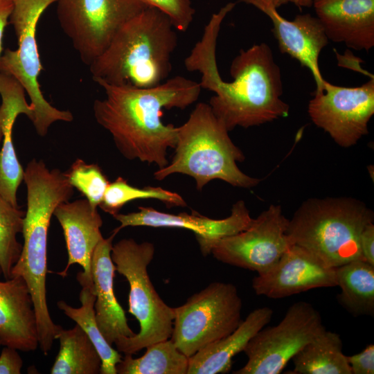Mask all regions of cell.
Listing matches in <instances>:
<instances>
[{
    "instance_id": "cell-1",
    "label": "cell",
    "mask_w": 374,
    "mask_h": 374,
    "mask_svg": "<svg viewBox=\"0 0 374 374\" xmlns=\"http://www.w3.org/2000/svg\"><path fill=\"white\" fill-rule=\"evenodd\" d=\"M235 6L229 2L212 15L201 39L184 60L187 71L200 73L202 89L215 93L208 105L229 132L271 122L290 112L289 105L281 99L280 67L266 43L240 50L230 66L233 80L222 79L216 60L217 39L222 21Z\"/></svg>"
},
{
    "instance_id": "cell-2",
    "label": "cell",
    "mask_w": 374,
    "mask_h": 374,
    "mask_svg": "<svg viewBox=\"0 0 374 374\" xmlns=\"http://www.w3.org/2000/svg\"><path fill=\"white\" fill-rule=\"evenodd\" d=\"M99 85L105 97L94 101V117L110 133L119 152L128 160L166 167L178 127L162 122L163 109H184L193 104L201 93L199 83L177 75L149 88Z\"/></svg>"
},
{
    "instance_id": "cell-3",
    "label": "cell",
    "mask_w": 374,
    "mask_h": 374,
    "mask_svg": "<svg viewBox=\"0 0 374 374\" xmlns=\"http://www.w3.org/2000/svg\"><path fill=\"white\" fill-rule=\"evenodd\" d=\"M24 181L27 188L24 244L11 278L21 276L27 284L36 315L39 346L47 355L62 329L51 319L46 301L48 231L54 210L69 200L73 187L64 172L59 169L50 170L42 160L32 159L28 163Z\"/></svg>"
},
{
    "instance_id": "cell-4",
    "label": "cell",
    "mask_w": 374,
    "mask_h": 374,
    "mask_svg": "<svg viewBox=\"0 0 374 374\" xmlns=\"http://www.w3.org/2000/svg\"><path fill=\"white\" fill-rule=\"evenodd\" d=\"M177 44V29L169 17L149 6L119 29L89 71L98 84L156 87L171 73Z\"/></svg>"
},
{
    "instance_id": "cell-5",
    "label": "cell",
    "mask_w": 374,
    "mask_h": 374,
    "mask_svg": "<svg viewBox=\"0 0 374 374\" xmlns=\"http://www.w3.org/2000/svg\"><path fill=\"white\" fill-rule=\"evenodd\" d=\"M229 132L208 103H197L188 120L178 127L172 161L155 171L154 178L161 181L173 174L186 175L195 179L199 191L213 179L238 188L255 187L260 180L239 168L238 162L245 157Z\"/></svg>"
},
{
    "instance_id": "cell-6",
    "label": "cell",
    "mask_w": 374,
    "mask_h": 374,
    "mask_svg": "<svg viewBox=\"0 0 374 374\" xmlns=\"http://www.w3.org/2000/svg\"><path fill=\"white\" fill-rule=\"evenodd\" d=\"M374 213L353 197L309 198L289 220L287 234L293 244L307 249L337 267L363 259L359 237L373 222Z\"/></svg>"
},
{
    "instance_id": "cell-7",
    "label": "cell",
    "mask_w": 374,
    "mask_h": 374,
    "mask_svg": "<svg viewBox=\"0 0 374 374\" xmlns=\"http://www.w3.org/2000/svg\"><path fill=\"white\" fill-rule=\"evenodd\" d=\"M154 253L153 243H139L133 238L122 239L112 246L111 257L116 271L126 278L130 285L128 312L140 326L139 332L134 336L114 342L117 350L124 354L134 355L171 337L174 308L160 297L148 271Z\"/></svg>"
},
{
    "instance_id": "cell-8",
    "label": "cell",
    "mask_w": 374,
    "mask_h": 374,
    "mask_svg": "<svg viewBox=\"0 0 374 374\" xmlns=\"http://www.w3.org/2000/svg\"><path fill=\"white\" fill-rule=\"evenodd\" d=\"M57 0H14L12 24L18 40L16 50L6 49L0 56V71L15 78L24 87L35 109L32 121L37 133L44 136L56 121L71 122L69 111L52 106L44 97L38 82L42 69L39 60L36 30L44 10Z\"/></svg>"
},
{
    "instance_id": "cell-9",
    "label": "cell",
    "mask_w": 374,
    "mask_h": 374,
    "mask_svg": "<svg viewBox=\"0 0 374 374\" xmlns=\"http://www.w3.org/2000/svg\"><path fill=\"white\" fill-rule=\"evenodd\" d=\"M242 299L232 283L213 282L174 308L170 339L190 357L231 333L241 323Z\"/></svg>"
},
{
    "instance_id": "cell-10",
    "label": "cell",
    "mask_w": 374,
    "mask_h": 374,
    "mask_svg": "<svg viewBox=\"0 0 374 374\" xmlns=\"http://www.w3.org/2000/svg\"><path fill=\"white\" fill-rule=\"evenodd\" d=\"M57 17L80 60L87 66L119 29L149 6L143 0H57Z\"/></svg>"
},
{
    "instance_id": "cell-11",
    "label": "cell",
    "mask_w": 374,
    "mask_h": 374,
    "mask_svg": "<svg viewBox=\"0 0 374 374\" xmlns=\"http://www.w3.org/2000/svg\"><path fill=\"white\" fill-rule=\"evenodd\" d=\"M325 326L319 312L305 301L293 303L276 326L262 328L244 352L247 362L234 374H279L292 357Z\"/></svg>"
},
{
    "instance_id": "cell-12",
    "label": "cell",
    "mask_w": 374,
    "mask_h": 374,
    "mask_svg": "<svg viewBox=\"0 0 374 374\" xmlns=\"http://www.w3.org/2000/svg\"><path fill=\"white\" fill-rule=\"evenodd\" d=\"M308 114L313 123L342 148L355 145L368 134L374 114V78L361 86L346 87L326 80L321 91L310 100Z\"/></svg>"
},
{
    "instance_id": "cell-13",
    "label": "cell",
    "mask_w": 374,
    "mask_h": 374,
    "mask_svg": "<svg viewBox=\"0 0 374 374\" xmlns=\"http://www.w3.org/2000/svg\"><path fill=\"white\" fill-rule=\"evenodd\" d=\"M288 223L281 206L271 204L247 229L219 240L211 253L222 262L262 274L293 245Z\"/></svg>"
},
{
    "instance_id": "cell-14",
    "label": "cell",
    "mask_w": 374,
    "mask_h": 374,
    "mask_svg": "<svg viewBox=\"0 0 374 374\" xmlns=\"http://www.w3.org/2000/svg\"><path fill=\"white\" fill-rule=\"evenodd\" d=\"M139 211L127 214L117 213L114 218L120 222L116 229L127 226L154 228H181L194 232L204 256L211 253L213 247L221 239L247 229L253 218L243 200L232 205L231 214L223 219H212L193 211L190 214H172L159 211L151 207L139 206Z\"/></svg>"
},
{
    "instance_id": "cell-15",
    "label": "cell",
    "mask_w": 374,
    "mask_h": 374,
    "mask_svg": "<svg viewBox=\"0 0 374 374\" xmlns=\"http://www.w3.org/2000/svg\"><path fill=\"white\" fill-rule=\"evenodd\" d=\"M335 286L336 267L296 244L292 245L271 269L252 280L257 295L274 299Z\"/></svg>"
},
{
    "instance_id": "cell-16",
    "label": "cell",
    "mask_w": 374,
    "mask_h": 374,
    "mask_svg": "<svg viewBox=\"0 0 374 374\" xmlns=\"http://www.w3.org/2000/svg\"><path fill=\"white\" fill-rule=\"evenodd\" d=\"M262 11L273 24L271 32L282 53L307 67L316 82V91H321L324 79L319 67V57L329 39L317 17L309 13L297 15L292 21L283 17L277 8L265 0H239Z\"/></svg>"
},
{
    "instance_id": "cell-17",
    "label": "cell",
    "mask_w": 374,
    "mask_h": 374,
    "mask_svg": "<svg viewBox=\"0 0 374 374\" xmlns=\"http://www.w3.org/2000/svg\"><path fill=\"white\" fill-rule=\"evenodd\" d=\"M64 236L68 253L66 267L59 273L66 277L73 264H78L83 271L77 274L80 284L92 285L91 266L94 250L103 238L100 232L103 220L97 208H93L87 199H77L59 204L53 212Z\"/></svg>"
},
{
    "instance_id": "cell-18",
    "label": "cell",
    "mask_w": 374,
    "mask_h": 374,
    "mask_svg": "<svg viewBox=\"0 0 374 374\" xmlns=\"http://www.w3.org/2000/svg\"><path fill=\"white\" fill-rule=\"evenodd\" d=\"M329 40L357 51L374 46V0H313Z\"/></svg>"
},
{
    "instance_id": "cell-19",
    "label": "cell",
    "mask_w": 374,
    "mask_h": 374,
    "mask_svg": "<svg viewBox=\"0 0 374 374\" xmlns=\"http://www.w3.org/2000/svg\"><path fill=\"white\" fill-rule=\"evenodd\" d=\"M118 233L114 230L109 238H103L99 242L93 253L91 266L96 294L95 318L101 334L110 345L121 338L136 334L130 328L114 290L116 266L111 252L113 240Z\"/></svg>"
},
{
    "instance_id": "cell-20",
    "label": "cell",
    "mask_w": 374,
    "mask_h": 374,
    "mask_svg": "<svg viewBox=\"0 0 374 374\" xmlns=\"http://www.w3.org/2000/svg\"><path fill=\"white\" fill-rule=\"evenodd\" d=\"M0 341L24 352L34 351L39 346L33 299L21 276L0 281Z\"/></svg>"
},
{
    "instance_id": "cell-21",
    "label": "cell",
    "mask_w": 374,
    "mask_h": 374,
    "mask_svg": "<svg viewBox=\"0 0 374 374\" xmlns=\"http://www.w3.org/2000/svg\"><path fill=\"white\" fill-rule=\"evenodd\" d=\"M272 316L273 310L268 307L251 311L231 333L190 356L187 374L229 373L233 357L244 351L251 338L269 323Z\"/></svg>"
},
{
    "instance_id": "cell-22",
    "label": "cell",
    "mask_w": 374,
    "mask_h": 374,
    "mask_svg": "<svg viewBox=\"0 0 374 374\" xmlns=\"http://www.w3.org/2000/svg\"><path fill=\"white\" fill-rule=\"evenodd\" d=\"M340 335L324 328L292 359L295 374H351Z\"/></svg>"
},
{
    "instance_id": "cell-23",
    "label": "cell",
    "mask_w": 374,
    "mask_h": 374,
    "mask_svg": "<svg viewBox=\"0 0 374 374\" xmlns=\"http://www.w3.org/2000/svg\"><path fill=\"white\" fill-rule=\"evenodd\" d=\"M337 300L355 317L374 315V266L363 259L336 267Z\"/></svg>"
},
{
    "instance_id": "cell-24",
    "label": "cell",
    "mask_w": 374,
    "mask_h": 374,
    "mask_svg": "<svg viewBox=\"0 0 374 374\" xmlns=\"http://www.w3.org/2000/svg\"><path fill=\"white\" fill-rule=\"evenodd\" d=\"M60 350L51 369V374H98L101 359L85 332L78 326L62 329L57 335Z\"/></svg>"
},
{
    "instance_id": "cell-25",
    "label": "cell",
    "mask_w": 374,
    "mask_h": 374,
    "mask_svg": "<svg viewBox=\"0 0 374 374\" xmlns=\"http://www.w3.org/2000/svg\"><path fill=\"white\" fill-rule=\"evenodd\" d=\"M80 308H73L64 301L57 303V308L85 332L101 359V374H116V366L121 359L119 351L114 349L101 334L95 318L96 294L93 285L80 284Z\"/></svg>"
},
{
    "instance_id": "cell-26",
    "label": "cell",
    "mask_w": 374,
    "mask_h": 374,
    "mask_svg": "<svg viewBox=\"0 0 374 374\" xmlns=\"http://www.w3.org/2000/svg\"><path fill=\"white\" fill-rule=\"evenodd\" d=\"M145 354L133 358L125 357L117 364L118 374H187L189 357L183 354L171 339L152 344Z\"/></svg>"
},
{
    "instance_id": "cell-27",
    "label": "cell",
    "mask_w": 374,
    "mask_h": 374,
    "mask_svg": "<svg viewBox=\"0 0 374 374\" xmlns=\"http://www.w3.org/2000/svg\"><path fill=\"white\" fill-rule=\"evenodd\" d=\"M144 199L159 200L168 207L187 206L184 198L177 193L159 186H148L140 188L130 185L125 179L119 177L108 184L99 207L114 216L127 202Z\"/></svg>"
},
{
    "instance_id": "cell-28",
    "label": "cell",
    "mask_w": 374,
    "mask_h": 374,
    "mask_svg": "<svg viewBox=\"0 0 374 374\" xmlns=\"http://www.w3.org/2000/svg\"><path fill=\"white\" fill-rule=\"evenodd\" d=\"M17 113L14 111H0V122L3 137L0 150V196L15 207L17 202V190L24 180L23 170L16 155L12 143V133Z\"/></svg>"
},
{
    "instance_id": "cell-29",
    "label": "cell",
    "mask_w": 374,
    "mask_h": 374,
    "mask_svg": "<svg viewBox=\"0 0 374 374\" xmlns=\"http://www.w3.org/2000/svg\"><path fill=\"white\" fill-rule=\"evenodd\" d=\"M25 213L0 196V268L4 278H11L12 267L17 262L22 244L17 235L22 233Z\"/></svg>"
},
{
    "instance_id": "cell-30",
    "label": "cell",
    "mask_w": 374,
    "mask_h": 374,
    "mask_svg": "<svg viewBox=\"0 0 374 374\" xmlns=\"http://www.w3.org/2000/svg\"><path fill=\"white\" fill-rule=\"evenodd\" d=\"M64 174L69 184L77 188L93 208L99 206L109 182L98 164L87 163L78 159Z\"/></svg>"
},
{
    "instance_id": "cell-31",
    "label": "cell",
    "mask_w": 374,
    "mask_h": 374,
    "mask_svg": "<svg viewBox=\"0 0 374 374\" xmlns=\"http://www.w3.org/2000/svg\"><path fill=\"white\" fill-rule=\"evenodd\" d=\"M166 14L178 31L186 32L192 24L195 10L191 0H143Z\"/></svg>"
},
{
    "instance_id": "cell-32",
    "label": "cell",
    "mask_w": 374,
    "mask_h": 374,
    "mask_svg": "<svg viewBox=\"0 0 374 374\" xmlns=\"http://www.w3.org/2000/svg\"><path fill=\"white\" fill-rule=\"evenodd\" d=\"M351 374L374 373V346L368 344L362 352L346 356Z\"/></svg>"
},
{
    "instance_id": "cell-33",
    "label": "cell",
    "mask_w": 374,
    "mask_h": 374,
    "mask_svg": "<svg viewBox=\"0 0 374 374\" xmlns=\"http://www.w3.org/2000/svg\"><path fill=\"white\" fill-rule=\"evenodd\" d=\"M17 350L4 346L0 355V374L21 373L23 360Z\"/></svg>"
},
{
    "instance_id": "cell-34",
    "label": "cell",
    "mask_w": 374,
    "mask_h": 374,
    "mask_svg": "<svg viewBox=\"0 0 374 374\" xmlns=\"http://www.w3.org/2000/svg\"><path fill=\"white\" fill-rule=\"evenodd\" d=\"M361 255L365 261L374 266V224H368L359 237Z\"/></svg>"
},
{
    "instance_id": "cell-35",
    "label": "cell",
    "mask_w": 374,
    "mask_h": 374,
    "mask_svg": "<svg viewBox=\"0 0 374 374\" xmlns=\"http://www.w3.org/2000/svg\"><path fill=\"white\" fill-rule=\"evenodd\" d=\"M12 6L13 1H0V55L2 49L3 31L8 23V19L10 18Z\"/></svg>"
},
{
    "instance_id": "cell-36",
    "label": "cell",
    "mask_w": 374,
    "mask_h": 374,
    "mask_svg": "<svg viewBox=\"0 0 374 374\" xmlns=\"http://www.w3.org/2000/svg\"><path fill=\"white\" fill-rule=\"evenodd\" d=\"M276 8H279L280 6L287 4L290 3H294V0H265Z\"/></svg>"
},
{
    "instance_id": "cell-37",
    "label": "cell",
    "mask_w": 374,
    "mask_h": 374,
    "mask_svg": "<svg viewBox=\"0 0 374 374\" xmlns=\"http://www.w3.org/2000/svg\"><path fill=\"white\" fill-rule=\"evenodd\" d=\"M313 0H294V3L301 10L303 7H310L312 6Z\"/></svg>"
},
{
    "instance_id": "cell-38",
    "label": "cell",
    "mask_w": 374,
    "mask_h": 374,
    "mask_svg": "<svg viewBox=\"0 0 374 374\" xmlns=\"http://www.w3.org/2000/svg\"><path fill=\"white\" fill-rule=\"evenodd\" d=\"M3 133L1 124V122H0V143L3 140Z\"/></svg>"
},
{
    "instance_id": "cell-39",
    "label": "cell",
    "mask_w": 374,
    "mask_h": 374,
    "mask_svg": "<svg viewBox=\"0 0 374 374\" xmlns=\"http://www.w3.org/2000/svg\"><path fill=\"white\" fill-rule=\"evenodd\" d=\"M0 1H13L14 0H0Z\"/></svg>"
},
{
    "instance_id": "cell-40",
    "label": "cell",
    "mask_w": 374,
    "mask_h": 374,
    "mask_svg": "<svg viewBox=\"0 0 374 374\" xmlns=\"http://www.w3.org/2000/svg\"><path fill=\"white\" fill-rule=\"evenodd\" d=\"M1 274H1V268H0V276H1Z\"/></svg>"
},
{
    "instance_id": "cell-41",
    "label": "cell",
    "mask_w": 374,
    "mask_h": 374,
    "mask_svg": "<svg viewBox=\"0 0 374 374\" xmlns=\"http://www.w3.org/2000/svg\"><path fill=\"white\" fill-rule=\"evenodd\" d=\"M1 346V341H0V346Z\"/></svg>"
}]
</instances>
